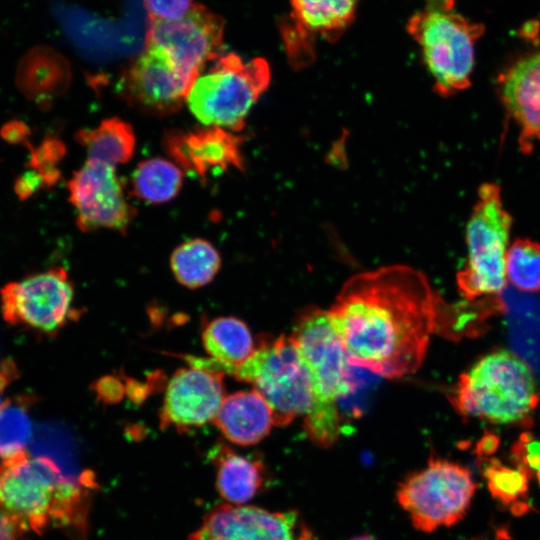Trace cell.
I'll list each match as a JSON object with an SVG mask.
<instances>
[{
	"instance_id": "cell-1",
	"label": "cell",
	"mask_w": 540,
	"mask_h": 540,
	"mask_svg": "<svg viewBox=\"0 0 540 540\" xmlns=\"http://www.w3.org/2000/svg\"><path fill=\"white\" fill-rule=\"evenodd\" d=\"M350 365L385 378L418 370L430 337L459 333L452 314L427 277L406 265H391L350 277L328 310Z\"/></svg>"
},
{
	"instance_id": "cell-2",
	"label": "cell",
	"mask_w": 540,
	"mask_h": 540,
	"mask_svg": "<svg viewBox=\"0 0 540 540\" xmlns=\"http://www.w3.org/2000/svg\"><path fill=\"white\" fill-rule=\"evenodd\" d=\"M93 479L86 472L74 479L50 457L23 451L0 462V509L26 530L41 534L56 526L76 531L83 539Z\"/></svg>"
},
{
	"instance_id": "cell-3",
	"label": "cell",
	"mask_w": 540,
	"mask_h": 540,
	"mask_svg": "<svg viewBox=\"0 0 540 540\" xmlns=\"http://www.w3.org/2000/svg\"><path fill=\"white\" fill-rule=\"evenodd\" d=\"M290 338L306 362L314 383L315 404L304 417L308 438L323 448L341 434L337 401L352 392L347 354L328 311L308 308L297 318Z\"/></svg>"
},
{
	"instance_id": "cell-4",
	"label": "cell",
	"mask_w": 540,
	"mask_h": 540,
	"mask_svg": "<svg viewBox=\"0 0 540 540\" xmlns=\"http://www.w3.org/2000/svg\"><path fill=\"white\" fill-rule=\"evenodd\" d=\"M451 402L462 416L519 424L530 419L539 393L528 365L511 351L498 349L460 375Z\"/></svg>"
},
{
	"instance_id": "cell-5",
	"label": "cell",
	"mask_w": 540,
	"mask_h": 540,
	"mask_svg": "<svg viewBox=\"0 0 540 540\" xmlns=\"http://www.w3.org/2000/svg\"><path fill=\"white\" fill-rule=\"evenodd\" d=\"M407 30L420 46L437 93L450 96L470 85L482 24L453 11V0H426V6L409 19Z\"/></svg>"
},
{
	"instance_id": "cell-6",
	"label": "cell",
	"mask_w": 540,
	"mask_h": 540,
	"mask_svg": "<svg viewBox=\"0 0 540 540\" xmlns=\"http://www.w3.org/2000/svg\"><path fill=\"white\" fill-rule=\"evenodd\" d=\"M269 82L266 60L244 61L230 53L218 58L207 73L194 80L186 100L201 123L238 132Z\"/></svg>"
},
{
	"instance_id": "cell-7",
	"label": "cell",
	"mask_w": 540,
	"mask_h": 540,
	"mask_svg": "<svg viewBox=\"0 0 540 540\" xmlns=\"http://www.w3.org/2000/svg\"><path fill=\"white\" fill-rule=\"evenodd\" d=\"M232 377L251 384L266 400L278 427L305 417L315 404L311 372L290 336L261 341Z\"/></svg>"
},
{
	"instance_id": "cell-8",
	"label": "cell",
	"mask_w": 540,
	"mask_h": 540,
	"mask_svg": "<svg viewBox=\"0 0 540 540\" xmlns=\"http://www.w3.org/2000/svg\"><path fill=\"white\" fill-rule=\"evenodd\" d=\"M512 222L500 187L495 183L482 184L466 227L467 260L457 274L460 294L468 301L493 296L504 289Z\"/></svg>"
},
{
	"instance_id": "cell-9",
	"label": "cell",
	"mask_w": 540,
	"mask_h": 540,
	"mask_svg": "<svg viewBox=\"0 0 540 540\" xmlns=\"http://www.w3.org/2000/svg\"><path fill=\"white\" fill-rule=\"evenodd\" d=\"M476 489L468 468L430 457L424 468L411 472L398 484L396 498L417 530L433 532L462 520Z\"/></svg>"
},
{
	"instance_id": "cell-10",
	"label": "cell",
	"mask_w": 540,
	"mask_h": 540,
	"mask_svg": "<svg viewBox=\"0 0 540 540\" xmlns=\"http://www.w3.org/2000/svg\"><path fill=\"white\" fill-rule=\"evenodd\" d=\"M73 301V284L62 267L30 274L0 290V308L7 324L48 336L79 316Z\"/></svg>"
},
{
	"instance_id": "cell-11",
	"label": "cell",
	"mask_w": 540,
	"mask_h": 540,
	"mask_svg": "<svg viewBox=\"0 0 540 540\" xmlns=\"http://www.w3.org/2000/svg\"><path fill=\"white\" fill-rule=\"evenodd\" d=\"M76 224L84 232L99 229L125 233L135 210L128 203L114 166L88 159L68 182Z\"/></svg>"
},
{
	"instance_id": "cell-12",
	"label": "cell",
	"mask_w": 540,
	"mask_h": 540,
	"mask_svg": "<svg viewBox=\"0 0 540 540\" xmlns=\"http://www.w3.org/2000/svg\"><path fill=\"white\" fill-rule=\"evenodd\" d=\"M224 22L201 4H194L182 18L151 20L147 45L162 49L185 73L197 78L202 68L220 58Z\"/></svg>"
},
{
	"instance_id": "cell-13",
	"label": "cell",
	"mask_w": 540,
	"mask_h": 540,
	"mask_svg": "<svg viewBox=\"0 0 540 540\" xmlns=\"http://www.w3.org/2000/svg\"><path fill=\"white\" fill-rule=\"evenodd\" d=\"M195 79L162 49L146 45L124 71L119 91L131 106L143 112L168 115L181 108Z\"/></svg>"
},
{
	"instance_id": "cell-14",
	"label": "cell",
	"mask_w": 540,
	"mask_h": 540,
	"mask_svg": "<svg viewBox=\"0 0 540 540\" xmlns=\"http://www.w3.org/2000/svg\"><path fill=\"white\" fill-rule=\"evenodd\" d=\"M223 375L191 365L177 369L165 389L161 428L182 432L212 422L225 397Z\"/></svg>"
},
{
	"instance_id": "cell-15",
	"label": "cell",
	"mask_w": 540,
	"mask_h": 540,
	"mask_svg": "<svg viewBox=\"0 0 540 540\" xmlns=\"http://www.w3.org/2000/svg\"><path fill=\"white\" fill-rule=\"evenodd\" d=\"M298 513L219 504L207 512L188 540H294Z\"/></svg>"
},
{
	"instance_id": "cell-16",
	"label": "cell",
	"mask_w": 540,
	"mask_h": 540,
	"mask_svg": "<svg viewBox=\"0 0 540 540\" xmlns=\"http://www.w3.org/2000/svg\"><path fill=\"white\" fill-rule=\"evenodd\" d=\"M241 138L220 127L208 126L165 135L164 147L185 171L206 180L211 172L242 169Z\"/></svg>"
},
{
	"instance_id": "cell-17",
	"label": "cell",
	"mask_w": 540,
	"mask_h": 540,
	"mask_svg": "<svg viewBox=\"0 0 540 540\" xmlns=\"http://www.w3.org/2000/svg\"><path fill=\"white\" fill-rule=\"evenodd\" d=\"M501 101L517 124L524 152L540 141V50L513 62L498 79Z\"/></svg>"
},
{
	"instance_id": "cell-18",
	"label": "cell",
	"mask_w": 540,
	"mask_h": 540,
	"mask_svg": "<svg viewBox=\"0 0 540 540\" xmlns=\"http://www.w3.org/2000/svg\"><path fill=\"white\" fill-rule=\"evenodd\" d=\"M201 339L209 357L185 355L191 366L233 375L256 349L252 334L242 320L232 316L216 317L203 324Z\"/></svg>"
},
{
	"instance_id": "cell-19",
	"label": "cell",
	"mask_w": 540,
	"mask_h": 540,
	"mask_svg": "<svg viewBox=\"0 0 540 540\" xmlns=\"http://www.w3.org/2000/svg\"><path fill=\"white\" fill-rule=\"evenodd\" d=\"M213 423L229 442L240 446L260 442L274 425L269 404L254 389L224 397Z\"/></svg>"
},
{
	"instance_id": "cell-20",
	"label": "cell",
	"mask_w": 540,
	"mask_h": 540,
	"mask_svg": "<svg viewBox=\"0 0 540 540\" xmlns=\"http://www.w3.org/2000/svg\"><path fill=\"white\" fill-rule=\"evenodd\" d=\"M70 79L67 60L51 47L43 45L32 47L21 57L15 76L20 92L41 106H47L64 93Z\"/></svg>"
},
{
	"instance_id": "cell-21",
	"label": "cell",
	"mask_w": 540,
	"mask_h": 540,
	"mask_svg": "<svg viewBox=\"0 0 540 540\" xmlns=\"http://www.w3.org/2000/svg\"><path fill=\"white\" fill-rule=\"evenodd\" d=\"M210 455L216 469V488L224 500L241 505L259 493L265 480L259 459L240 455L224 443H217Z\"/></svg>"
},
{
	"instance_id": "cell-22",
	"label": "cell",
	"mask_w": 540,
	"mask_h": 540,
	"mask_svg": "<svg viewBox=\"0 0 540 540\" xmlns=\"http://www.w3.org/2000/svg\"><path fill=\"white\" fill-rule=\"evenodd\" d=\"M292 18L301 36L337 39L355 18L360 0H290Z\"/></svg>"
},
{
	"instance_id": "cell-23",
	"label": "cell",
	"mask_w": 540,
	"mask_h": 540,
	"mask_svg": "<svg viewBox=\"0 0 540 540\" xmlns=\"http://www.w3.org/2000/svg\"><path fill=\"white\" fill-rule=\"evenodd\" d=\"M76 140L85 148L89 159L112 166L128 162L135 149L132 127L116 117L103 120L95 128L78 131Z\"/></svg>"
},
{
	"instance_id": "cell-24",
	"label": "cell",
	"mask_w": 540,
	"mask_h": 540,
	"mask_svg": "<svg viewBox=\"0 0 540 540\" xmlns=\"http://www.w3.org/2000/svg\"><path fill=\"white\" fill-rule=\"evenodd\" d=\"M170 266L181 285L197 289L215 278L221 267V257L209 241L195 238L174 249Z\"/></svg>"
},
{
	"instance_id": "cell-25",
	"label": "cell",
	"mask_w": 540,
	"mask_h": 540,
	"mask_svg": "<svg viewBox=\"0 0 540 540\" xmlns=\"http://www.w3.org/2000/svg\"><path fill=\"white\" fill-rule=\"evenodd\" d=\"M183 183L182 170L163 158L142 161L132 176L134 193L140 199L160 204L173 199Z\"/></svg>"
},
{
	"instance_id": "cell-26",
	"label": "cell",
	"mask_w": 540,
	"mask_h": 540,
	"mask_svg": "<svg viewBox=\"0 0 540 540\" xmlns=\"http://www.w3.org/2000/svg\"><path fill=\"white\" fill-rule=\"evenodd\" d=\"M482 474L491 496L502 506L509 507L513 514L528 511L527 504L531 476L523 468L504 465L496 458L485 459Z\"/></svg>"
},
{
	"instance_id": "cell-27",
	"label": "cell",
	"mask_w": 540,
	"mask_h": 540,
	"mask_svg": "<svg viewBox=\"0 0 540 540\" xmlns=\"http://www.w3.org/2000/svg\"><path fill=\"white\" fill-rule=\"evenodd\" d=\"M28 396L8 398L0 408V462L23 451L32 437Z\"/></svg>"
},
{
	"instance_id": "cell-28",
	"label": "cell",
	"mask_w": 540,
	"mask_h": 540,
	"mask_svg": "<svg viewBox=\"0 0 540 540\" xmlns=\"http://www.w3.org/2000/svg\"><path fill=\"white\" fill-rule=\"evenodd\" d=\"M506 279L523 292L540 291V244L517 239L508 248L505 261Z\"/></svg>"
},
{
	"instance_id": "cell-29",
	"label": "cell",
	"mask_w": 540,
	"mask_h": 540,
	"mask_svg": "<svg viewBox=\"0 0 540 540\" xmlns=\"http://www.w3.org/2000/svg\"><path fill=\"white\" fill-rule=\"evenodd\" d=\"M65 147L54 138L44 140L38 147L31 148L29 167L40 175L46 185H54L60 176L57 164L64 155Z\"/></svg>"
},
{
	"instance_id": "cell-30",
	"label": "cell",
	"mask_w": 540,
	"mask_h": 540,
	"mask_svg": "<svg viewBox=\"0 0 540 540\" xmlns=\"http://www.w3.org/2000/svg\"><path fill=\"white\" fill-rule=\"evenodd\" d=\"M194 4L193 0H144L150 19L161 21L184 17Z\"/></svg>"
},
{
	"instance_id": "cell-31",
	"label": "cell",
	"mask_w": 540,
	"mask_h": 540,
	"mask_svg": "<svg viewBox=\"0 0 540 540\" xmlns=\"http://www.w3.org/2000/svg\"><path fill=\"white\" fill-rule=\"evenodd\" d=\"M25 531L17 519L0 509V540H19Z\"/></svg>"
},
{
	"instance_id": "cell-32",
	"label": "cell",
	"mask_w": 540,
	"mask_h": 540,
	"mask_svg": "<svg viewBox=\"0 0 540 540\" xmlns=\"http://www.w3.org/2000/svg\"><path fill=\"white\" fill-rule=\"evenodd\" d=\"M18 370L16 365L10 359H5L0 364V408L5 402L4 392L6 388L12 383L13 380L17 379Z\"/></svg>"
},
{
	"instance_id": "cell-33",
	"label": "cell",
	"mask_w": 540,
	"mask_h": 540,
	"mask_svg": "<svg viewBox=\"0 0 540 540\" xmlns=\"http://www.w3.org/2000/svg\"><path fill=\"white\" fill-rule=\"evenodd\" d=\"M27 134V126L18 121L7 123L2 129L3 138L11 143H17L25 140Z\"/></svg>"
},
{
	"instance_id": "cell-34",
	"label": "cell",
	"mask_w": 540,
	"mask_h": 540,
	"mask_svg": "<svg viewBox=\"0 0 540 540\" xmlns=\"http://www.w3.org/2000/svg\"><path fill=\"white\" fill-rule=\"evenodd\" d=\"M498 439L492 435L485 436L477 445V455L486 458L492 455L498 447Z\"/></svg>"
},
{
	"instance_id": "cell-35",
	"label": "cell",
	"mask_w": 540,
	"mask_h": 540,
	"mask_svg": "<svg viewBox=\"0 0 540 540\" xmlns=\"http://www.w3.org/2000/svg\"><path fill=\"white\" fill-rule=\"evenodd\" d=\"M510 537L506 527L493 528L489 533L471 540H506Z\"/></svg>"
},
{
	"instance_id": "cell-36",
	"label": "cell",
	"mask_w": 540,
	"mask_h": 540,
	"mask_svg": "<svg viewBox=\"0 0 540 540\" xmlns=\"http://www.w3.org/2000/svg\"><path fill=\"white\" fill-rule=\"evenodd\" d=\"M297 540H319L313 531L305 524L301 525Z\"/></svg>"
},
{
	"instance_id": "cell-37",
	"label": "cell",
	"mask_w": 540,
	"mask_h": 540,
	"mask_svg": "<svg viewBox=\"0 0 540 540\" xmlns=\"http://www.w3.org/2000/svg\"><path fill=\"white\" fill-rule=\"evenodd\" d=\"M349 540H376V539L371 535L363 534V535H358V536L352 537Z\"/></svg>"
}]
</instances>
